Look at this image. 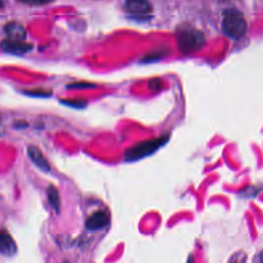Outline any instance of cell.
Returning a JSON list of instances; mask_svg holds the SVG:
<instances>
[{
    "mask_svg": "<svg viewBox=\"0 0 263 263\" xmlns=\"http://www.w3.org/2000/svg\"><path fill=\"white\" fill-rule=\"evenodd\" d=\"M170 135H165L160 138L152 140H146L138 143L137 145L128 149L124 154V160L126 161H136L146 157L154 155L162 145L169 141Z\"/></svg>",
    "mask_w": 263,
    "mask_h": 263,
    "instance_id": "cell-3",
    "label": "cell"
},
{
    "mask_svg": "<svg viewBox=\"0 0 263 263\" xmlns=\"http://www.w3.org/2000/svg\"><path fill=\"white\" fill-rule=\"evenodd\" d=\"M4 31L9 39L16 40H25L26 30L24 26L19 22H9L5 25Z\"/></svg>",
    "mask_w": 263,
    "mask_h": 263,
    "instance_id": "cell-9",
    "label": "cell"
},
{
    "mask_svg": "<svg viewBox=\"0 0 263 263\" xmlns=\"http://www.w3.org/2000/svg\"><path fill=\"white\" fill-rule=\"evenodd\" d=\"M61 103L68 106V107H71V108H78V109H82V108H86L87 107V101L85 100H61Z\"/></svg>",
    "mask_w": 263,
    "mask_h": 263,
    "instance_id": "cell-11",
    "label": "cell"
},
{
    "mask_svg": "<svg viewBox=\"0 0 263 263\" xmlns=\"http://www.w3.org/2000/svg\"><path fill=\"white\" fill-rule=\"evenodd\" d=\"M17 252V245L15 240L6 230L0 231V253L3 255H13Z\"/></svg>",
    "mask_w": 263,
    "mask_h": 263,
    "instance_id": "cell-8",
    "label": "cell"
},
{
    "mask_svg": "<svg viewBox=\"0 0 263 263\" xmlns=\"http://www.w3.org/2000/svg\"><path fill=\"white\" fill-rule=\"evenodd\" d=\"M222 29L228 37L232 39H240L247 32V20L240 10L234 8L226 9L223 13Z\"/></svg>",
    "mask_w": 263,
    "mask_h": 263,
    "instance_id": "cell-2",
    "label": "cell"
},
{
    "mask_svg": "<svg viewBox=\"0 0 263 263\" xmlns=\"http://www.w3.org/2000/svg\"><path fill=\"white\" fill-rule=\"evenodd\" d=\"M178 49L183 53H191L200 51L206 44L204 33L191 26L180 27L177 32Z\"/></svg>",
    "mask_w": 263,
    "mask_h": 263,
    "instance_id": "cell-1",
    "label": "cell"
},
{
    "mask_svg": "<svg viewBox=\"0 0 263 263\" xmlns=\"http://www.w3.org/2000/svg\"><path fill=\"white\" fill-rule=\"evenodd\" d=\"M109 222L110 215L107 211H97L88 218L86 226L89 230H101L107 227Z\"/></svg>",
    "mask_w": 263,
    "mask_h": 263,
    "instance_id": "cell-4",
    "label": "cell"
},
{
    "mask_svg": "<svg viewBox=\"0 0 263 263\" xmlns=\"http://www.w3.org/2000/svg\"><path fill=\"white\" fill-rule=\"evenodd\" d=\"M18 1L27 5H46L51 3L53 0H18Z\"/></svg>",
    "mask_w": 263,
    "mask_h": 263,
    "instance_id": "cell-14",
    "label": "cell"
},
{
    "mask_svg": "<svg viewBox=\"0 0 263 263\" xmlns=\"http://www.w3.org/2000/svg\"><path fill=\"white\" fill-rule=\"evenodd\" d=\"M27 152H28V156H29L30 159L34 162V164L39 170H41L45 173H49L51 171L49 161L47 160L44 154L40 151V149L38 147H36L34 145H30V146H28Z\"/></svg>",
    "mask_w": 263,
    "mask_h": 263,
    "instance_id": "cell-7",
    "label": "cell"
},
{
    "mask_svg": "<svg viewBox=\"0 0 263 263\" xmlns=\"http://www.w3.org/2000/svg\"><path fill=\"white\" fill-rule=\"evenodd\" d=\"M1 49L4 52L10 53H25L29 52L32 49V45L25 43L24 40H16V39H4L1 43Z\"/></svg>",
    "mask_w": 263,
    "mask_h": 263,
    "instance_id": "cell-5",
    "label": "cell"
},
{
    "mask_svg": "<svg viewBox=\"0 0 263 263\" xmlns=\"http://www.w3.org/2000/svg\"><path fill=\"white\" fill-rule=\"evenodd\" d=\"M68 89H92V88H97V85H93L91 82H86V81H79V82H74V84L68 85Z\"/></svg>",
    "mask_w": 263,
    "mask_h": 263,
    "instance_id": "cell-13",
    "label": "cell"
},
{
    "mask_svg": "<svg viewBox=\"0 0 263 263\" xmlns=\"http://www.w3.org/2000/svg\"><path fill=\"white\" fill-rule=\"evenodd\" d=\"M124 6L130 13L138 16L148 15L152 10V5L148 0H127Z\"/></svg>",
    "mask_w": 263,
    "mask_h": 263,
    "instance_id": "cell-6",
    "label": "cell"
},
{
    "mask_svg": "<svg viewBox=\"0 0 263 263\" xmlns=\"http://www.w3.org/2000/svg\"><path fill=\"white\" fill-rule=\"evenodd\" d=\"M3 5H4V3H3V0H0V8H2V7H3Z\"/></svg>",
    "mask_w": 263,
    "mask_h": 263,
    "instance_id": "cell-15",
    "label": "cell"
},
{
    "mask_svg": "<svg viewBox=\"0 0 263 263\" xmlns=\"http://www.w3.org/2000/svg\"><path fill=\"white\" fill-rule=\"evenodd\" d=\"M48 198H49V202H50L51 206L53 207V209L57 213H60L61 199H60L58 189L53 185H50V187L48 189Z\"/></svg>",
    "mask_w": 263,
    "mask_h": 263,
    "instance_id": "cell-10",
    "label": "cell"
},
{
    "mask_svg": "<svg viewBox=\"0 0 263 263\" xmlns=\"http://www.w3.org/2000/svg\"><path fill=\"white\" fill-rule=\"evenodd\" d=\"M25 94H27L28 96H32V97H43V98L52 96V92L48 90H31V91L25 92Z\"/></svg>",
    "mask_w": 263,
    "mask_h": 263,
    "instance_id": "cell-12",
    "label": "cell"
}]
</instances>
